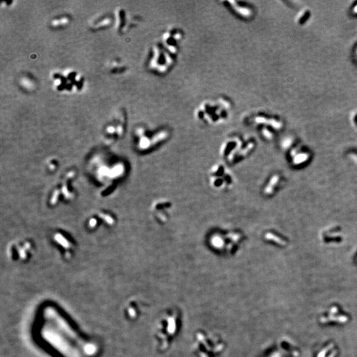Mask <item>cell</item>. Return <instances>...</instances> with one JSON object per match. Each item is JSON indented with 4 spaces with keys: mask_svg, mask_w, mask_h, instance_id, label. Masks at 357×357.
<instances>
[{
    "mask_svg": "<svg viewBox=\"0 0 357 357\" xmlns=\"http://www.w3.org/2000/svg\"><path fill=\"white\" fill-rule=\"evenodd\" d=\"M180 313L177 309L171 308L166 311L158 322L156 329V339L158 348L165 351L177 335L180 327Z\"/></svg>",
    "mask_w": 357,
    "mask_h": 357,
    "instance_id": "1",
    "label": "cell"
},
{
    "mask_svg": "<svg viewBox=\"0 0 357 357\" xmlns=\"http://www.w3.org/2000/svg\"><path fill=\"white\" fill-rule=\"evenodd\" d=\"M348 320L346 316H330V317L329 318H321L320 321L322 323H326L327 322H329V321H337V322H339V323H345Z\"/></svg>",
    "mask_w": 357,
    "mask_h": 357,
    "instance_id": "2",
    "label": "cell"
},
{
    "mask_svg": "<svg viewBox=\"0 0 357 357\" xmlns=\"http://www.w3.org/2000/svg\"><path fill=\"white\" fill-rule=\"evenodd\" d=\"M308 154H306V153H301V154L298 155L295 157L294 160V164L296 165L301 164V163H303L308 160Z\"/></svg>",
    "mask_w": 357,
    "mask_h": 357,
    "instance_id": "3",
    "label": "cell"
},
{
    "mask_svg": "<svg viewBox=\"0 0 357 357\" xmlns=\"http://www.w3.org/2000/svg\"><path fill=\"white\" fill-rule=\"evenodd\" d=\"M266 238H267V239H270V240H273V241H274L275 242H277L278 244H281V245H285L286 244V243L285 241H283L282 239H281V238H279L278 237H277L276 236H274V235H273L272 233H268V234H266Z\"/></svg>",
    "mask_w": 357,
    "mask_h": 357,
    "instance_id": "4",
    "label": "cell"
},
{
    "mask_svg": "<svg viewBox=\"0 0 357 357\" xmlns=\"http://www.w3.org/2000/svg\"><path fill=\"white\" fill-rule=\"evenodd\" d=\"M278 176H277V175L276 176H274V177L272 178V179H271L270 182V183L269 185V186L267 187V188H266V190H265V191H265L266 193H269H269H271V192L273 191V187L274 186V185H276L277 183L278 182Z\"/></svg>",
    "mask_w": 357,
    "mask_h": 357,
    "instance_id": "5",
    "label": "cell"
},
{
    "mask_svg": "<svg viewBox=\"0 0 357 357\" xmlns=\"http://www.w3.org/2000/svg\"><path fill=\"white\" fill-rule=\"evenodd\" d=\"M333 345H329V347H327L326 348V349H325L324 350H323V351H321V352H319V355H318V357H325V355H326V353H327V351L329 350V349H331V347H333Z\"/></svg>",
    "mask_w": 357,
    "mask_h": 357,
    "instance_id": "6",
    "label": "cell"
},
{
    "mask_svg": "<svg viewBox=\"0 0 357 357\" xmlns=\"http://www.w3.org/2000/svg\"><path fill=\"white\" fill-rule=\"evenodd\" d=\"M337 311V308H336V307H333V308L330 310V314H335Z\"/></svg>",
    "mask_w": 357,
    "mask_h": 357,
    "instance_id": "7",
    "label": "cell"
},
{
    "mask_svg": "<svg viewBox=\"0 0 357 357\" xmlns=\"http://www.w3.org/2000/svg\"><path fill=\"white\" fill-rule=\"evenodd\" d=\"M270 357H281V355H280V353H278V352H277V353L273 354Z\"/></svg>",
    "mask_w": 357,
    "mask_h": 357,
    "instance_id": "8",
    "label": "cell"
},
{
    "mask_svg": "<svg viewBox=\"0 0 357 357\" xmlns=\"http://www.w3.org/2000/svg\"><path fill=\"white\" fill-rule=\"evenodd\" d=\"M354 11H355V13H357V6H356V7L354 9Z\"/></svg>",
    "mask_w": 357,
    "mask_h": 357,
    "instance_id": "9",
    "label": "cell"
}]
</instances>
